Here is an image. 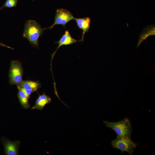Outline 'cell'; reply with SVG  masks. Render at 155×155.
I'll list each match as a JSON object with an SVG mask.
<instances>
[{"label": "cell", "mask_w": 155, "mask_h": 155, "mask_svg": "<svg viewBox=\"0 0 155 155\" xmlns=\"http://www.w3.org/2000/svg\"><path fill=\"white\" fill-rule=\"evenodd\" d=\"M23 36L26 38L34 46L38 47V39L42 34L44 28L36 21L29 20L26 22L25 25Z\"/></svg>", "instance_id": "1"}, {"label": "cell", "mask_w": 155, "mask_h": 155, "mask_svg": "<svg viewBox=\"0 0 155 155\" xmlns=\"http://www.w3.org/2000/svg\"><path fill=\"white\" fill-rule=\"evenodd\" d=\"M103 122L107 127L115 131L117 136L131 137L132 128L130 120L128 118L116 122L103 121Z\"/></svg>", "instance_id": "2"}, {"label": "cell", "mask_w": 155, "mask_h": 155, "mask_svg": "<svg viewBox=\"0 0 155 155\" xmlns=\"http://www.w3.org/2000/svg\"><path fill=\"white\" fill-rule=\"evenodd\" d=\"M112 147L120 150L122 152H126L132 155L137 144L133 142L129 136H117L111 142Z\"/></svg>", "instance_id": "3"}, {"label": "cell", "mask_w": 155, "mask_h": 155, "mask_svg": "<svg viewBox=\"0 0 155 155\" xmlns=\"http://www.w3.org/2000/svg\"><path fill=\"white\" fill-rule=\"evenodd\" d=\"M23 69L21 63L16 60L11 61L9 72L11 85H18L22 81Z\"/></svg>", "instance_id": "4"}, {"label": "cell", "mask_w": 155, "mask_h": 155, "mask_svg": "<svg viewBox=\"0 0 155 155\" xmlns=\"http://www.w3.org/2000/svg\"><path fill=\"white\" fill-rule=\"evenodd\" d=\"M74 18L69 11L63 8L58 9L56 11L54 23L50 27L44 29H51L57 25H61L64 27L68 22Z\"/></svg>", "instance_id": "5"}, {"label": "cell", "mask_w": 155, "mask_h": 155, "mask_svg": "<svg viewBox=\"0 0 155 155\" xmlns=\"http://www.w3.org/2000/svg\"><path fill=\"white\" fill-rule=\"evenodd\" d=\"M1 141L4 149V152L6 155H18V150L20 142L19 140L12 141L2 137Z\"/></svg>", "instance_id": "6"}, {"label": "cell", "mask_w": 155, "mask_h": 155, "mask_svg": "<svg viewBox=\"0 0 155 155\" xmlns=\"http://www.w3.org/2000/svg\"><path fill=\"white\" fill-rule=\"evenodd\" d=\"M77 41H80L77 40L72 38L68 30H66L60 40L57 42H56L55 43L58 44V45L57 49L54 53L51 54V69L52 71V63L55 54L58 49L63 45L67 46L72 44L74 43H76Z\"/></svg>", "instance_id": "7"}, {"label": "cell", "mask_w": 155, "mask_h": 155, "mask_svg": "<svg viewBox=\"0 0 155 155\" xmlns=\"http://www.w3.org/2000/svg\"><path fill=\"white\" fill-rule=\"evenodd\" d=\"M76 22L79 28L82 30V38L80 41H83L85 33L88 32L91 22L90 18L87 17L82 18H74V19Z\"/></svg>", "instance_id": "8"}, {"label": "cell", "mask_w": 155, "mask_h": 155, "mask_svg": "<svg viewBox=\"0 0 155 155\" xmlns=\"http://www.w3.org/2000/svg\"><path fill=\"white\" fill-rule=\"evenodd\" d=\"M51 101V98L44 92L42 95L39 96L31 109H36L42 110L46 104L50 103Z\"/></svg>", "instance_id": "9"}, {"label": "cell", "mask_w": 155, "mask_h": 155, "mask_svg": "<svg viewBox=\"0 0 155 155\" xmlns=\"http://www.w3.org/2000/svg\"><path fill=\"white\" fill-rule=\"evenodd\" d=\"M155 26L154 25L149 26L144 29L139 37L137 47L138 48L141 43L148 36L155 35Z\"/></svg>", "instance_id": "10"}, {"label": "cell", "mask_w": 155, "mask_h": 155, "mask_svg": "<svg viewBox=\"0 0 155 155\" xmlns=\"http://www.w3.org/2000/svg\"><path fill=\"white\" fill-rule=\"evenodd\" d=\"M17 86L30 90L34 92L37 91L41 86V84L38 81H34L32 80H22Z\"/></svg>", "instance_id": "11"}, {"label": "cell", "mask_w": 155, "mask_h": 155, "mask_svg": "<svg viewBox=\"0 0 155 155\" xmlns=\"http://www.w3.org/2000/svg\"><path fill=\"white\" fill-rule=\"evenodd\" d=\"M18 90V96L22 107L25 109H28L30 107L28 98L24 93L22 90Z\"/></svg>", "instance_id": "12"}, {"label": "cell", "mask_w": 155, "mask_h": 155, "mask_svg": "<svg viewBox=\"0 0 155 155\" xmlns=\"http://www.w3.org/2000/svg\"><path fill=\"white\" fill-rule=\"evenodd\" d=\"M17 0H6L3 6L0 7V9L3 8H11L16 6L17 3Z\"/></svg>", "instance_id": "13"}, {"label": "cell", "mask_w": 155, "mask_h": 155, "mask_svg": "<svg viewBox=\"0 0 155 155\" xmlns=\"http://www.w3.org/2000/svg\"><path fill=\"white\" fill-rule=\"evenodd\" d=\"M17 88L18 90H20L22 91L26 95L28 99L30 97L32 93L34 92L33 91L31 90L26 89L18 86H17Z\"/></svg>", "instance_id": "14"}, {"label": "cell", "mask_w": 155, "mask_h": 155, "mask_svg": "<svg viewBox=\"0 0 155 155\" xmlns=\"http://www.w3.org/2000/svg\"><path fill=\"white\" fill-rule=\"evenodd\" d=\"M0 46H2L6 47L8 48L11 49H13V48H12L9 46L6 45L5 44L0 42Z\"/></svg>", "instance_id": "15"}]
</instances>
